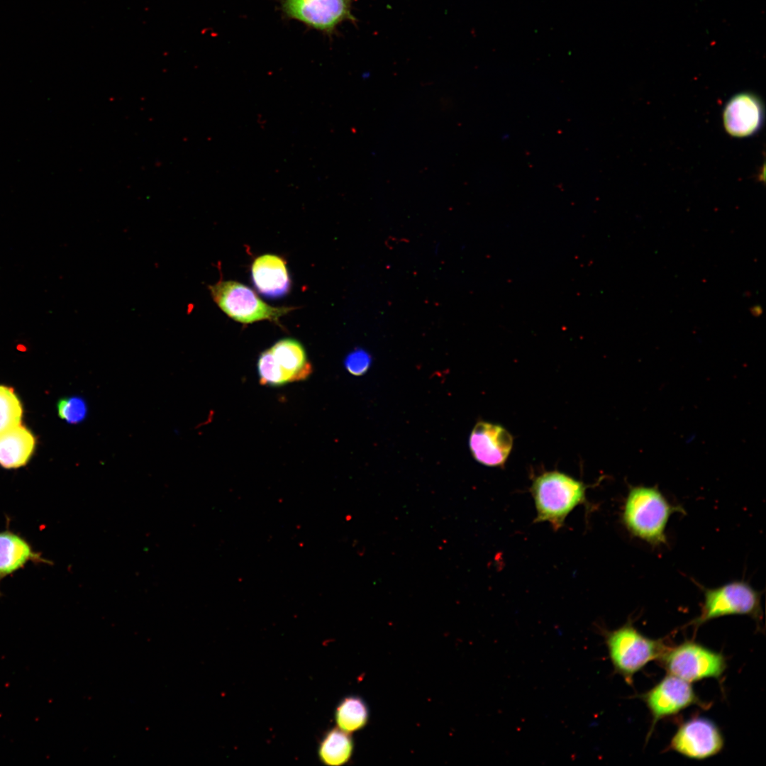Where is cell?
I'll return each instance as SVG.
<instances>
[{
    "instance_id": "cell-1",
    "label": "cell",
    "mask_w": 766,
    "mask_h": 766,
    "mask_svg": "<svg viewBox=\"0 0 766 766\" xmlns=\"http://www.w3.org/2000/svg\"><path fill=\"white\" fill-rule=\"evenodd\" d=\"M677 512L685 514L682 506L670 503L657 487L640 485L629 489L621 521L631 535L658 546L667 543V524Z\"/></svg>"
},
{
    "instance_id": "cell-2",
    "label": "cell",
    "mask_w": 766,
    "mask_h": 766,
    "mask_svg": "<svg viewBox=\"0 0 766 766\" xmlns=\"http://www.w3.org/2000/svg\"><path fill=\"white\" fill-rule=\"evenodd\" d=\"M586 485L558 471H548L534 477L530 488L536 509L534 522H548L555 531L561 528L569 514L586 502Z\"/></svg>"
},
{
    "instance_id": "cell-3",
    "label": "cell",
    "mask_w": 766,
    "mask_h": 766,
    "mask_svg": "<svg viewBox=\"0 0 766 766\" xmlns=\"http://www.w3.org/2000/svg\"><path fill=\"white\" fill-rule=\"evenodd\" d=\"M615 672L629 685L634 675L648 662L659 660L669 648L662 640L649 638L628 621L613 630L601 629Z\"/></svg>"
},
{
    "instance_id": "cell-4",
    "label": "cell",
    "mask_w": 766,
    "mask_h": 766,
    "mask_svg": "<svg viewBox=\"0 0 766 766\" xmlns=\"http://www.w3.org/2000/svg\"><path fill=\"white\" fill-rule=\"evenodd\" d=\"M208 288L219 309L228 317L243 324L265 320L279 324L281 317L296 309L269 305L250 287L235 281L220 279Z\"/></svg>"
},
{
    "instance_id": "cell-5",
    "label": "cell",
    "mask_w": 766,
    "mask_h": 766,
    "mask_svg": "<svg viewBox=\"0 0 766 766\" xmlns=\"http://www.w3.org/2000/svg\"><path fill=\"white\" fill-rule=\"evenodd\" d=\"M704 603L699 616L692 621L696 627L714 618L746 615L756 621L762 617L761 593L749 583L733 581L716 588H703Z\"/></svg>"
},
{
    "instance_id": "cell-6",
    "label": "cell",
    "mask_w": 766,
    "mask_h": 766,
    "mask_svg": "<svg viewBox=\"0 0 766 766\" xmlns=\"http://www.w3.org/2000/svg\"><path fill=\"white\" fill-rule=\"evenodd\" d=\"M659 660L668 674L690 683L705 678L718 679L726 669L723 654L694 641L669 648Z\"/></svg>"
},
{
    "instance_id": "cell-7",
    "label": "cell",
    "mask_w": 766,
    "mask_h": 766,
    "mask_svg": "<svg viewBox=\"0 0 766 766\" xmlns=\"http://www.w3.org/2000/svg\"><path fill=\"white\" fill-rule=\"evenodd\" d=\"M723 736L712 721L696 717L683 723L672 737L670 748L694 760H704L719 753Z\"/></svg>"
},
{
    "instance_id": "cell-8",
    "label": "cell",
    "mask_w": 766,
    "mask_h": 766,
    "mask_svg": "<svg viewBox=\"0 0 766 766\" xmlns=\"http://www.w3.org/2000/svg\"><path fill=\"white\" fill-rule=\"evenodd\" d=\"M641 698L653 717L648 738L660 719L675 715L689 706L704 704L690 682L670 674L642 694Z\"/></svg>"
},
{
    "instance_id": "cell-9",
    "label": "cell",
    "mask_w": 766,
    "mask_h": 766,
    "mask_svg": "<svg viewBox=\"0 0 766 766\" xmlns=\"http://www.w3.org/2000/svg\"><path fill=\"white\" fill-rule=\"evenodd\" d=\"M351 3L352 0H282L288 16L326 32L344 21L354 19Z\"/></svg>"
},
{
    "instance_id": "cell-10",
    "label": "cell",
    "mask_w": 766,
    "mask_h": 766,
    "mask_svg": "<svg viewBox=\"0 0 766 766\" xmlns=\"http://www.w3.org/2000/svg\"><path fill=\"white\" fill-rule=\"evenodd\" d=\"M511 434L499 424L487 421L476 423L469 438L472 457L488 467H503L513 448Z\"/></svg>"
},
{
    "instance_id": "cell-11",
    "label": "cell",
    "mask_w": 766,
    "mask_h": 766,
    "mask_svg": "<svg viewBox=\"0 0 766 766\" xmlns=\"http://www.w3.org/2000/svg\"><path fill=\"white\" fill-rule=\"evenodd\" d=\"M764 118L762 104L758 97L748 92L733 96L723 110L726 131L732 136L747 137L760 128Z\"/></svg>"
},
{
    "instance_id": "cell-12",
    "label": "cell",
    "mask_w": 766,
    "mask_h": 766,
    "mask_svg": "<svg viewBox=\"0 0 766 766\" xmlns=\"http://www.w3.org/2000/svg\"><path fill=\"white\" fill-rule=\"evenodd\" d=\"M253 285L262 296L279 298L291 288V279L286 262L278 255L265 254L255 259L251 265Z\"/></svg>"
},
{
    "instance_id": "cell-13",
    "label": "cell",
    "mask_w": 766,
    "mask_h": 766,
    "mask_svg": "<svg viewBox=\"0 0 766 766\" xmlns=\"http://www.w3.org/2000/svg\"><path fill=\"white\" fill-rule=\"evenodd\" d=\"M29 562L51 565L21 535L9 529L0 532V583L4 578L23 568ZM1 595V592H0Z\"/></svg>"
},
{
    "instance_id": "cell-14",
    "label": "cell",
    "mask_w": 766,
    "mask_h": 766,
    "mask_svg": "<svg viewBox=\"0 0 766 766\" xmlns=\"http://www.w3.org/2000/svg\"><path fill=\"white\" fill-rule=\"evenodd\" d=\"M35 447L33 434L21 423L0 432V465L6 469L26 465Z\"/></svg>"
},
{
    "instance_id": "cell-15",
    "label": "cell",
    "mask_w": 766,
    "mask_h": 766,
    "mask_svg": "<svg viewBox=\"0 0 766 766\" xmlns=\"http://www.w3.org/2000/svg\"><path fill=\"white\" fill-rule=\"evenodd\" d=\"M270 350L294 382L304 380L311 374L312 367L307 360L306 350L298 340L284 338L276 342Z\"/></svg>"
},
{
    "instance_id": "cell-16",
    "label": "cell",
    "mask_w": 766,
    "mask_h": 766,
    "mask_svg": "<svg viewBox=\"0 0 766 766\" xmlns=\"http://www.w3.org/2000/svg\"><path fill=\"white\" fill-rule=\"evenodd\" d=\"M354 743L350 734L339 728H333L320 741L318 755L320 761L328 766H340L351 758Z\"/></svg>"
},
{
    "instance_id": "cell-17",
    "label": "cell",
    "mask_w": 766,
    "mask_h": 766,
    "mask_svg": "<svg viewBox=\"0 0 766 766\" xmlns=\"http://www.w3.org/2000/svg\"><path fill=\"white\" fill-rule=\"evenodd\" d=\"M368 708L363 699L357 696L343 699L335 711L338 728L348 733L362 729L368 721Z\"/></svg>"
},
{
    "instance_id": "cell-18",
    "label": "cell",
    "mask_w": 766,
    "mask_h": 766,
    "mask_svg": "<svg viewBox=\"0 0 766 766\" xmlns=\"http://www.w3.org/2000/svg\"><path fill=\"white\" fill-rule=\"evenodd\" d=\"M23 406L11 387L0 385V432L21 423Z\"/></svg>"
},
{
    "instance_id": "cell-19",
    "label": "cell",
    "mask_w": 766,
    "mask_h": 766,
    "mask_svg": "<svg viewBox=\"0 0 766 766\" xmlns=\"http://www.w3.org/2000/svg\"><path fill=\"white\" fill-rule=\"evenodd\" d=\"M257 371L262 385L282 386L294 382L292 377L276 361L270 348L260 354Z\"/></svg>"
},
{
    "instance_id": "cell-20",
    "label": "cell",
    "mask_w": 766,
    "mask_h": 766,
    "mask_svg": "<svg viewBox=\"0 0 766 766\" xmlns=\"http://www.w3.org/2000/svg\"><path fill=\"white\" fill-rule=\"evenodd\" d=\"M57 408L59 416L70 424L81 423L87 415V404L79 396L62 398L57 402Z\"/></svg>"
},
{
    "instance_id": "cell-21",
    "label": "cell",
    "mask_w": 766,
    "mask_h": 766,
    "mask_svg": "<svg viewBox=\"0 0 766 766\" xmlns=\"http://www.w3.org/2000/svg\"><path fill=\"white\" fill-rule=\"evenodd\" d=\"M344 363L349 373L355 376H361L369 370L372 357L365 349L355 348L348 354Z\"/></svg>"
}]
</instances>
